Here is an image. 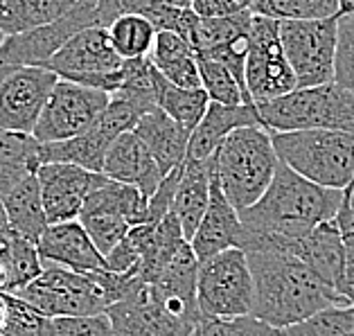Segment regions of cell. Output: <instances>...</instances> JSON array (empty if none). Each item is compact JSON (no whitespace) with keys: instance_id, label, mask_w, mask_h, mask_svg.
Masks as SVG:
<instances>
[{"instance_id":"cell-1","label":"cell","mask_w":354,"mask_h":336,"mask_svg":"<svg viewBox=\"0 0 354 336\" xmlns=\"http://www.w3.org/2000/svg\"><path fill=\"white\" fill-rule=\"evenodd\" d=\"M255 284L253 316L278 330L307 321L332 305H348L298 255L282 246L244 251Z\"/></svg>"},{"instance_id":"cell-47","label":"cell","mask_w":354,"mask_h":336,"mask_svg":"<svg viewBox=\"0 0 354 336\" xmlns=\"http://www.w3.org/2000/svg\"><path fill=\"white\" fill-rule=\"evenodd\" d=\"M239 3H241V7H246V10H248V5H250V0H239Z\"/></svg>"},{"instance_id":"cell-13","label":"cell","mask_w":354,"mask_h":336,"mask_svg":"<svg viewBox=\"0 0 354 336\" xmlns=\"http://www.w3.org/2000/svg\"><path fill=\"white\" fill-rule=\"evenodd\" d=\"M115 336H192L194 325L165 305L151 282L138 278L131 291L106 309Z\"/></svg>"},{"instance_id":"cell-26","label":"cell","mask_w":354,"mask_h":336,"mask_svg":"<svg viewBox=\"0 0 354 336\" xmlns=\"http://www.w3.org/2000/svg\"><path fill=\"white\" fill-rule=\"evenodd\" d=\"M7 219L10 226L19 237L28 239V242L37 244L41 235L50 226L46 217V208H43V196L37 171L28 174L19 185H16L10 194L3 199Z\"/></svg>"},{"instance_id":"cell-3","label":"cell","mask_w":354,"mask_h":336,"mask_svg":"<svg viewBox=\"0 0 354 336\" xmlns=\"http://www.w3.org/2000/svg\"><path fill=\"white\" fill-rule=\"evenodd\" d=\"M136 280L138 275L131 273L75 271L43 262V271L16 291V296L50 318L106 314L111 305L131 291Z\"/></svg>"},{"instance_id":"cell-44","label":"cell","mask_w":354,"mask_h":336,"mask_svg":"<svg viewBox=\"0 0 354 336\" xmlns=\"http://www.w3.org/2000/svg\"><path fill=\"white\" fill-rule=\"evenodd\" d=\"M341 14H354V0H339Z\"/></svg>"},{"instance_id":"cell-36","label":"cell","mask_w":354,"mask_h":336,"mask_svg":"<svg viewBox=\"0 0 354 336\" xmlns=\"http://www.w3.org/2000/svg\"><path fill=\"white\" fill-rule=\"evenodd\" d=\"M39 336H115V330L106 314L46 316Z\"/></svg>"},{"instance_id":"cell-7","label":"cell","mask_w":354,"mask_h":336,"mask_svg":"<svg viewBox=\"0 0 354 336\" xmlns=\"http://www.w3.org/2000/svg\"><path fill=\"white\" fill-rule=\"evenodd\" d=\"M59 80L113 95L124 80V59L113 48L106 28L91 25L71 37L46 64Z\"/></svg>"},{"instance_id":"cell-30","label":"cell","mask_w":354,"mask_h":336,"mask_svg":"<svg viewBox=\"0 0 354 336\" xmlns=\"http://www.w3.org/2000/svg\"><path fill=\"white\" fill-rule=\"evenodd\" d=\"M109 37L113 48L122 59L149 57L153 41H156V28L142 14H122L109 25Z\"/></svg>"},{"instance_id":"cell-8","label":"cell","mask_w":354,"mask_h":336,"mask_svg":"<svg viewBox=\"0 0 354 336\" xmlns=\"http://www.w3.org/2000/svg\"><path fill=\"white\" fill-rule=\"evenodd\" d=\"M196 303L198 312L205 316L253 314L255 284L244 248H228L201 262Z\"/></svg>"},{"instance_id":"cell-17","label":"cell","mask_w":354,"mask_h":336,"mask_svg":"<svg viewBox=\"0 0 354 336\" xmlns=\"http://www.w3.org/2000/svg\"><path fill=\"white\" fill-rule=\"evenodd\" d=\"M275 246H282L293 255H298L325 284L339 291V282L343 278L345 262H348V248H345L336 219L323 221L321 226H316L312 232L298 239H257V242L246 246V251Z\"/></svg>"},{"instance_id":"cell-25","label":"cell","mask_w":354,"mask_h":336,"mask_svg":"<svg viewBox=\"0 0 354 336\" xmlns=\"http://www.w3.org/2000/svg\"><path fill=\"white\" fill-rule=\"evenodd\" d=\"M149 57L153 66L158 68V73L171 84L183 86V88H198L201 86L196 53L192 43L180 34L167 30L156 32V41H153Z\"/></svg>"},{"instance_id":"cell-40","label":"cell","mask_w":354,"mask_h":336,"mask_svg":"<svg viewBox=\"0 0 354 336\" xmlns=\"http://www.w3.org/2000/svg\"><path fill=\"white\" fill-rule=\"evenodd\" d=\"M189 7L201 19H214V16H228L246 10V7H241L239 0H189Z\"/></svg>"},{"instance_id":"cell-18","label":"cell","mask_w":354,"mask_h":336,"mask_svg":"<svg viewBox=\"0 0 354 336\" xmlns=\"http://www.w3.org/2000/svg\"><path fill=\"white\" fill-rule=\"evenodd\" d=\"M241 235H244V226H241L239 210L228 201L217 176L212 174L208 208H205L201 223L189 239V246H192L198 264L221 251H228V248H239Z\"/></svg>"},{"instance_id":"cell-16","label":"cell","mask_w":354,"mask_h":336,"mask_svg":"<svg viewBox=\"0 0 354 336\" xmlns=\"http://www.w3.org/2000/svg\"><path fill=\"white\" fill-rule=\"evenodd\" d=\"M253 28V12L241 10L228 16L201 19L192 37L196 57H210L228 68L246 86V57ZM248 91V88H246Z\"/></svg>"},{"instance_id":"cell-39","label":"cell","mask_w":354,"mask_h":336,"mask_svg":"<svg viewBox=\"0 0 354 336\" xmlns=\"http://www.w3.org/2000/svg\"><path fill=\"white\" fill-rule=\"evenodd\" d=\"M336 223H339V228H341L348 255H354V189L352 187L345 189L341 210L336 214Z\"/></svg>"},{"instance_id":"cell-24","label":"cell","mask_w":354,"mask_h":336,"mask_svg":"<svg viewBox=\"0 0 354 336\" xmlns=\"http://www.w3.org/2000/svg\"><path fill=\"white\" fill-rule=\"evenodd\" d=\"M115 138L118 136L100 118L97 124L82 136L68 138V140H59V142H41L39 160L41 165L43 162H73V165H80L84 169L102 171L106 151L113 144Z\"/></svg>"},{"instance_id":"cell-37","label":"cell","mask_w":354,"mask_h":336,"mask_svg":"<svg viewBox=\"0 0 354 336\" xmlns=\"http://www.w3.org/2000/svg\"><path fill=\"white\" fill-rule=\"evenodd\" d=\"M334 84L354 93V14L339 16V43L334 59Z\"/></svg>"},{"instance_id":"cell-23","label":"cell","mask_w":354,"mask_h":336,"mask_svg":"<svg viewBox=\"0 0 354 336\" xmlns=\"http://www.w3.org/2000/svg\"><path fill=\"white\" fill-rule=\"evenodd\" d=\"M210 183H212V156L205 160L185 158L174 203H171V212L178 217L187 242L192 239L205 214V208H208Z\"/></svg>"},{"instance_id":"cell-6","label":"cell","mask_w":354,"mask_h":336,"mask_svg":"<svg viewBox=\"0 0 354 336\" xmlns=\"http://www.w3.org/2000/svg\"><path fill=\"white\" fill-rule=\"evenodd\" d=\"M269 131L327 129L354 136V93L339 84L296 88L278 100L257 104Z\"/></svg>"},{"instance_id":"cell-10","label":"cell","mask_w":354,"mask_h":336,"mask_svg":"<svg viewBox=\"0 0 354 336\" xmlns=\"http://www.w3.org/2000/svg\"><path fill=\"white\" fill-rule=\"evenodd\" d=\"M246 88L255 104L278 100L298 88L280 39V21L253 14L246 57Z\"/></svg>"},{"instance_id":"cell-2","label":"cell","mask_w":354,"mask_h":336,"mask_svg":"<svg viewBox=\"0 0 354 336\" xmlns=\"http://www.w3.org/2000/svg\"><path fill=\"white\" fill-rule=\"evenodd\" d=\"M345 189L323 187L280 160L271 185L250 208L241 210L244 237L298 239L323 221L336 219Z\"/></svg>"},{"instance_id":"cell-35","label":"cell","mask_w":354,"mask_h":336,"mask_svg":"<svg viewBox=\"0 0 354 336\" xmlns=\"http://www.w3.org/2000/svg\"><path fill=\"white\" fill-rule=\"evenodd\" d=\"M192 336H282L278 327L260 321L253 314L244 316H205L201 314Z\"/></svg>"},{"instance_id":"cell-15","label":"cell","mask_w":354,"mask_h":336,"mask_svg":"<svg viewBox=\"0 0 354 336\" xmlns=\"http://www.w3.org/2000/svg\"><path fill=\"white\" fill-rule=\"evenodd\" d=\"M37 176L48 223L80 219L86 199L106 180L102 171L84 169L73 162H43Z\"/></svg>"},{"instance_id":"cell-43","label":"cell","mask_w":354,"mask_h":336,"mask_svg":"<svg viewBox=\"0 0 354 336\" xmlns=\"http://www.w3.org/2000/svg\"><path fill=\"white\" fill-rule=\"evenodd\" d=\"M5 318H7V303H5V294H0V332H3Z\"/></svg>"},{"instance_id":"cell-19","label":"cell","mask_w":354,"mask_h":336,"mask_svg":"<svg viewBox=\"0 0 354 336\" xmlns=\"http://www.w3.org/2000/svg\"><path fill=\"white\" fill-rule=\"evenodd\" d=\"M37 248L43 262L75 271H109L106 257L95 246L80 219L50 223L37 242Z\"/></svg>"},{"instance_id":"cell-28","label":"cell","mask_w":354,"mask_h":336,"mask_svg":"<svg viewBox=\"0 0 354 336\" xmlns=\"http://www.w3.org/2000/svg\"><path fill=\"white\" fill-rule=\"evenodd\" d=\"M77 5L80 0H0V32L12 37L55 23Z\"/></svg>"},{"instance_id":"cell-32","label":"cell","mask_w":354,"mask_h":336,"mask_svg":"<svg viewBox=\"0 0 354 336\" xmlns=\"http://www.w3.org/2000/svg\"><path fill=\"white\" fill-rule=\"evenodd\" d=\"M196 62H198V75H201V86H203V91L208 93L210 102L230 104V106L250 104V102H253L246 91V86L223 64L214 62L210 57H196Z\"/></svg>"},{"instance_id":"cell-34","label":"cell","mask_w":354,"mask_h":336,"mask_svg":"<svg viewBox=\"0 0 354 336\" xmlns=\"http://www.w3.org/2000/svg\"><path fill=\"white\" fill-rule=\"evenodd\" d=\"M280 332L282 336H354V305H332Z\"/></svg>"},{"instance_id":"cell-14","label":"cell","mask_w":354,"mask_h":336,"mask_svg":"<svg viewBox=\"0 0 354 336\" xmlns=\"http://www.w3.org/2000/svg\"><path fill=\"white\" fill-rule=\"evenodd\" d=\"M59 77L43 66H28L0 84V129L34 133Z\"/></svg>"},{"instance_id":"cell-27","label":"cell","mask_w":354,"mask_h":336,"mask_svg":"<svg viewBox=\"0 0 354 336\" xmlns=\"http://www.w3.org/2000/svg\"><path fill=\"white\" fill-rule=\"evenodd\" d=\"M39 140L32 133L0 129V199L39 169Z\"/></svg>"},{"instance_id":"cell-12","label":"cell","mask_w":354,"mask_h":336,"mask_svg":"<svg viewBox=\"0 0 354 336\" xmlns=\"http://www.w3.org/2000/svg\"><path fill=\"white\" fill-rule=\"evenodd\" d=\"M91 25H95V5L80 3L73 12H68L64 19L55 23L5 37V41L0 43V84L21 68H46V64L68 39Z\"/></svg>"},{"instance_id":"cell-4","label":"cell","mask_w":354,"mask_h":336,"mask_svg":"<svg viewBox=\"0 0 354 336\" xmlns=\"http://www.w3.org/2000/svg\"><path fill=\"white\" fill-rule=\"evenodd\" d=\"M278 165V151L266 127L235 129L212 153V174L239 212L266 192Z\"/></svg>"},{"instance_id":"cell-11","label":"cell","mask_w":354,"mask_h":336,"mask_svg":"<svg viewBox=\"0 0 354 336\" xmlns=\"http://www.w3.org/2000/svg\"><path fill=\"white\" fill-rule=\"evenodd\" d=\"M109 102L111 95L104 91L59 80L32 136L39 142H59L82 136L97 124Z\"/></svg>"},{"instance_id":"cell-9","label":"cell","mask_w":354,"mask_h":336,"mask_svg":"<svg viewBox=\"0 0 354 336\" xmlns=\"http://www.w3.org/2000/svg\"><path fill=\"white\" fill-rule=\"evenodd\" d=\"M280 39L298 88H314L334 82L339 16L318 21H280Z\"/></svg>"},{"instance_id":"cell-45","label":"cell","mask_w":354,"mask_h":336,"mask_svg":"<svg viewBox=\"0 0 354 336\" xmlns=\"http://www.w3.org/2000/svg\"><path fill=\"white\" fill-rule=\"evenodd\" d=\"M12 235H14V232H12ZM12 235H10V237H12ZM10 237L0 239V253H3V251H5V246H7V242H10Z\"/></svg>"},{"instance_id":"cell-49","label":"cell","mask_w":354,"mask_h":336,"mask_svg":"<svg viewBox=\"0 0 354 336\" xmlns=\"http://www.w3.org/2000/svg\"><path fill=\"white\" fill-rule=\"evenodd\" d=\"M350 187H352V189H354V183H352V185H350Z\"/></svg>"},{"instance_id":"cell-46","label":"cell","mask_w":354,"mask_h":336,"mask_svg":"<svg viewBox=\"0 0 354 336\" xmlns=\"http://www.w3.org/2000/svg\"><path fill=\"white\" fill-rule=\"evenodd\" d=\"M80 3H84V5H97L100 0H80Z\"/></svg>"},{"instance_id":"cell-41","label":"cell","mask_w":354,"mask_h":336,"mask_svg":"<svg viewBox=\"0 0 354 336\" xmlns=\"http://www.w3.org/2000/svg\"><path fill=\"white\" fill-rule=\"evenodd\" d=\"M339 294L348 305H354V255H348L343 278L339 282Z\"/></svg>"},{"instance_id":"cell-21","label":"cell","mask_w":354,"mask_h":336,"mask_svg":"<svg viewBox=\"0 0 354 336\" xmlns=\"http://www.w3.org/2000/svg\"><path fill=\"white\" fill-rule=\"evenodd\" d=\"M241 127H264L257 104L250 102V104L230 106V104L210 102V106L205 111V115L201 118V122L189 133L187 158L189 160L210 158L212 153L217 151L223 138Z\"/></svg>"},{"instance_id":"cell-31","label":"cell","mask_w":354,"mask_h":336,"mask_svg":"<svg viewBox=\"0 0 354 336\" xmlns=\"http://www.w3.org/2000/svg\"><path fill=\"white\" fill-rule=\"evenodd\" d=\"M248 10L275 21H318L341 16L339 0H250Z\"/></svg>"},{"instance_id":"cell-33","label":"cell","mask_w":354,"mask_h":336,"mask_svg":"<svg viewBox=\"0 0 354 336\" xmlns=\"http://www.w3.org/2000/svg\"><path fill=\"white\" fill-rule=\"evenodd\" d=\"M0 262L5 264L7 278H10L7 294H16V291L23 289L25 284L32 282L43 271V260L39 255L37 244L19 237L16 232L10 237L5 251L0 253Z\"/></svg>"},{"instance_id":"cell-22","label":"cell","mask_w":354,"mask_h":336,"mask_svg":"<svg viewBox=\"0 0 354 336\" xmlns=\"http://www.w3.org/2000/svg\"><path fill=\"white\" fill-rule=\"evenodd\" d=\"M133 131L145 142V147L149 149L153 160L158 162L162 176H167L171 169L185 162L189 131L174 118H169L165 111L153 109L149 113H145L138 120Z\"/></svg>"},{"instance_id":"cell-29","label":"cell","mask_w":354,"mask_h":336,"mask_svg":"<svg viewBox=\"0 0 354 336\" xmlns=\"http://www.w3.org/2000/svg\"><path fill=\"white\" fill-rule=\"evenodd\" d=\"M153 86H156V106L165 111L169 118H174L176 122H180L192 133L210 106V97L203 91V86H198V88H183V86H176L165 80L158 73V68Z\"/></svg>"},{"instance_id":"cell-5","label":"cell","mask_w":354,"mask_h":336,"mask_svg":"<svg viewBox=\"0 0 354 336\" xmlns=\"http://www.w3.org/2000/svg\"><path fill=\"white\" fill-rule=\"evenodd\" d=\"M278 158L300 176L332 189L354 183V136L327 129L271 131Z\"/></svg>"},{"instance_id":"cell-48","label":"cell","mask_w":354,"mask_h":336,"mask_svg":"<svg viewBox=\"0 0 354 336\" xmlns=\"http://www.w3.org/2000/svg\"><path fill=\"white\" fill-rule=\"evenodd\" d=\"M3 41H5V34H3V32H0V43H3Z\"/></svg>"},{"instance_id":"cell-38","label":"cell","mask_w":354,"mask_h":336,"mask_svg":"<svg viewBox=\"0 0 354 336\" xmlns=\"http://www.w3.org/2000/svg\"><path fill=\"white\" fill-rule=\"evenodd\" d=\"M7 303V318L3 325V336H39L41 325L46 316L37 312L32 305L25 303L23 298L16 294H5Z\"/></svg>"},{"instance_id":"cell-20","label":"cell","mask_w":354,"mask_h":336,"mask_svg":"<svg viewBox=\"0 0 354 336\" xmlns=\"http://www.w3.org/2000/svg\"><path fill=\"white\" fill-rule=\"evenodd\" d=\"M102 174L120 180V183L138 187L145 196H151L156 192L160 180L165 178L158 162L153 160L149 149L145 147V142L138 138L136 131H127L115 138L106 151Z\"/></svg>"},{"instance_id":"cell-42","label":"cell","mask_w":354,"mask_h":336,"mask_svg":"<svg viewBox=\"0 0 354 336\" xmlns=\"http://www.w3.org/2000/svg\"><path fill=\"white\" fill-rule=\"evenodd\" d=\"M12 226H10V219H7V210H5V203L0 199V239L10 237L12 235Z\"/></svg>"}]
</instances>
